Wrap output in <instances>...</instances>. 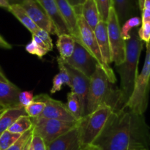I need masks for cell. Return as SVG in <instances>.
Here are the masks:
<instances>
[{"label":"cell","mask_w":150,"mask_h":150,"mask_svg":"<svg viewBox=\"0 0 150 150\" xmlns=\"http://www.w3.org/2000/svg\"><path fill=\"white\" fill-rule=\"evenodd\" d=\"M93 144L101 150H149L150 128L144 114L123 108L112 113Z\"/></svg>","instance_id":"cell-1"},{"label":"cell","mask_w":150,"mask_h":150,"mask_svg":"<svg viewBox=\"0 0 150 150\" xmlns=\"http://www.w3.org/2000/svg\"><path fill=\"white\" fill-rule=\"evenodd\" d=\"M144 42L139 38L138 31L131 32V38L126 41V57L122 64L116 66L120 76V88L123 107L130 100L139 76V63Z\"/></svg>","instance_id":"cell-2"},{"label":"cell","mask_w":150,"mask_h":150,"mask_svg":"<svg viewBox=\"0 0 150 150\" xmlns=\"http://www.w3.org/2000/svg\"><path fill=\"white\" fill-rule=\"evenodd\" d=\"M111 84L112 83L107 75L98 65L90 79L86 98V115L104 104L111 106L114 111H120L123 108L120 89H114Z\"/></svg>","instance_id":"cell-3"},{"label":"cell","mask_w":150,"mask_h":150,"mask_svg":"<svg viewBox=\"0 0 150 150\" xmlns=\"http://www.w3.org/2000/svg\"><path fill=\"white\" fill-rule=\"evenodd\" d=\"M114 110L111 106L104 104L79 120L78 127L81 147L94 144L105 128Z\"/></svg>","instance_id":"cell-4"},{"label":"cell","mask_w":150,"mask_h":150,"mask_svg":"<svg viewBox=\"0 0 150 150\" xmlns=\"http://www.w3.org/2000/svg\"><path fill=\"white\" fill-rule=\"evenodd\" d=\"M146 45V55L142 72L139 75L130 100L123 108L139 114H144L149 103L150 92V43Z\"/></svg>","instance_id":"cell-5"},{"label":"cell","mask_w":150,"mask_h":150,"mask_svg":"<svg viewBox=\"0 0 150 150\" xmlns=\"http://www.w3.org/2000/svg\"><path fill=\"white\" fill-rule=\"evenodd\" d=\"M78 26L79 30V40L76 41L80 42L98 61L100 67L104 70L110 82L112 84L115 83L117 82V78L111 66L107 65L104 62L100 49L95 37V32L91 29L90 26L88 25L81 14H78Z\"/></svg>","instance_id":"cell-6"},{"label":"cell","mask_w":150,"mask_h":150,"mask_svg":"<svg viewBox=\"0 0 150 150\" xmlns=\"http://www.w3.org/2000/svg\"><path fill=\"white\" fill-rule=\"evenodd\" d=\"M32 121L33 135L42 138L47 145L75 128L79 122H69L43 117L32 119Z\"/></svg>","instance_id":"cell-7"},{"label":"cell","mask_w":150,"mask_h":150,"mask_svg":"<svg viewBox=\"0 0 150 150\" xmlns=\"http://www.w3.org/2000/svg\"><path fill=\"white\" fill-rule=\"evenodd\" d=\"M106 23L111 52V61L115 63V66L120 65L125 60L126 41L122 36L121 26L113 7L110 10Z\"/></svg>","instance_id":"cell-8"},{"label":"cell","mask_w":150,"mask_h":150,"mask_svg":"<svg viewBox=\"0 0 150 150\" xmlns=\"http://www.w3.org/2000/svg\"><path fill=\"white\" fill-rule=\"evenodd\" d=\"M34 100L40 101L45 103V109L39 117L61 120L69 122H77L78 121L70 112L66 104L59 100L51 98L46 94L35 95Z\"/></svg>","instance_id":"cell-9"},{"label":"cell","mask_w":150,"mask_h":150,"mask_svg":"<svg viewBox=\"0 0 150 150\" xmlns=\"http://www.w3.org/2000/svg\"><path fill=\"white\" fill-rule=\"evenodd\" d=\"M67 64L91 79L99 65L98 61L80 43L76 41L75 50L70 58L64 60Z\"/></svg>","instance_id":"cell-10"},{"label":"cell","mask_w":150,"mask_h":150,"mask_svg":"<svg viewBox=\"0 0 150 150\" xmlns=\"http://www.w3.org/2000/svg\"><path fill=\"white\" fill-rule=\"evenodd\" d=\"M21 5L38 27L47 31L49 34L59 36L55 25L36 0H23Z\"/></svg>","instance_id":"cell-11"},{"label":"cell","mask_w":150,"mask_h":150,"mask_svg":"<svg viewBox=\"0 0 150 150\" xmlns=\"http://www.w3.org/2000/svg\"><path fill=\"white\" fill-rule=\"evenodd\" d=\"M62 62L71 79V92L76 93L79 98L82 107V117H85L86 115V98L89 92L90 79L72 67L63 59Z\"/></svg>","instance_id":"cell-12"},{"label":"cell","mask_w":150,"mask_h":150,"mask_svg":"<svg viewBox=\"0 0 150 150\" xmlns=\"http://www.w3.org/2000/svg\"><path fill=\"white\" fill-rule=\"evenodd\" d=\"M78 125L47 145L48 150H81V144Z\"/></svg>","instance_id":"cell-13"},{"label":"cell","mask_w":150,"mask_h":150,"mask_svg":"<svg viewBox=\"0 0 150 150\" xmlns=\"http://www.w3.org/2000/svg\"><path fill=\"white\" fill-rule=\"evenodd\" d=\"M21 89L12 82L0 81V108L1 109L21 107L19 103Z\"/></svg>","instance_id":"cell-14"},{"label":"cell","mask_w":150,"mask_h":150,"mask_svg":"<svg viewBox=\"0 0 150 150\" xmlns=\"http://www.w3.org/2000/svg\"><path fill=\"white\" fill-rule=\"evenodd\" d=\"M59 10L64 18L70 35L76 40L79 39V30L78 26V14L74 7L70 4L67 0H55Z\"/></svg>","instance_id":"cell-15"},{"label":"cell","mask_w":150,"mask_h":150,"mask_svg":"<svg viewBox=\"0 0 150 150\" xmlns=\"http://www.w3.org/2000/svg\"><path fill=\"white\" fill-rule=\"evenodd\" d=\"M36 1L42 7L51 21L55 25L58 31L59 35L62 34L70 35L68 27L59 10L58 6L55 0H36Z\"/></svg>","instance_id":"cell-16"},{"label":"cell","mask_w":150,"mask_h":150,"mask_svg":"<svg viewBox=\"0 0 150 150\" xmlns=\"http://www.w3.org/2000/svg\"><path fill=\"white\" fill-rule=\"evenodd\" d=\"M94 32H95V37H96L98 45L100 49L104 62L107 65L110 66V64L112 62V61H111V52L106 22L100 21Z\"/></svg>","instance_id":"cell-17"},{"label":"cell","mask_w":150,"mask_h":150,"mask_svg":"<svg viewBox=\"0 0 150 150\" xmlns=\"http://www.w3.org/2000/svg\"><path fill=\"white\" fill-rule=\"evenodd\" d=\"M81 15L93 31L102 21L95 0H86L81 7Z\"/></svg>","instance_id":"cell-18"},{"label":"cell","mask_w":150,"mask_h":150,"mask_svg":"<svg viewBox=\"0 0 150 150\" xmlns=\"http://www.w3.org/2000/svg\"><path fill=\"white\" fill-rule=\"evenodd\" d=\"M112 7L118 17L120 26L130 18L136 12L134 0H112Z\"/></svg>","instance_id":"cell-19"},{"label":"cell","mask_w":150,"mask_h":150,"mask_svg":"<svg viewBox=\"0 0 150 150\" xmlns=\"http://www.w3.org/2000/svg\"><path fill=\"white\" fill-rule=\"evenodd\" d=\"M22 116H28L23 107L8 108L0 118V136L14 124L15 122Z\"/></svg>","instance_id":"cell-20"},{"label":"cell","mask_w":150,"mask_h":150,"mask_svg":"<svg viewBox=\"0 0 150 150\" xmlns=\"http://www.w3.org/2000/svg\"><path fill=\"white\" fill-rule=\"evenodd\" d=\"M76 40L72 35L62 34L58 36L57 41V49L59 52L60 57L63 60L70 58L75 50Z\"/></svg>","instance_id":"cell-21"},{"label":"cell","mask_w":150,"mask_h":150,"mask_svg":"<svg viewBox=\"0 0 150 150\" xmlns=\"http://www.w3.org/2000/svg\"><path fill=\"white\" fill-rule=\"evenodd\" d=\"M57 62H58L59 73L56 75L53 79V86L50 91L51 94H54L61 90L63 85H67L70 88L72 86L70 76L63 64L62 59L60 57L57 58Z\"/></svg>","instance_id":"cell-22"},{"label":"cell","mask_w":150,"mask_h":150,"mask_svg":"<svg viewBox=\"0 0 150 150\" xmlns=\"http://www.w3.org/2000/svg\"><path fill=\"white\" fill-rule=\"evenodd\" d=\"M8 11L10 12L32 33V35L35 34L39 29L21 4H12Z\"/></svg>","instance_id":"cell-23"},{"label":"cell","mask_w":150,"mask_h":150,"mask_svg":"<svg viewBox=\"0 0 150 150\" xmlns=\"http://www.w3.org/2000/svg\"><path fill=\"white\" fill-rule=\"evenodd\" d=\"M67 108L70 112L73 114V117L79 121L81 120L82 117V107L79 98L76 93L70 92L67 94Z\"/></svg>","instance_id":"cell-24"},{"label":"cell","mask_w":150,"mask_h":150,"mask_svg":"<svg viewBox=\"0 0 150 150\" xmlns=\"http://www.w3.org/2000/svg\"><path fill=\"white\" fill-rule=\"evenodd\" d=\"M32 127L33 124L32 119L29 116H22L15 122L14 124L8 129V131L16 134L22 135L32 129Z\"/></svg>","instance_id":"cell-25"},{"label":"cell","mask_w":150,"mask_h":150,"mask_svg":"<svg viewBox=\"0 0 150 150\" xmlns=\"http://www.w3.org/2000/svg\"><path fill=\"white\" fill-rule=\"evenodd\" d=\"M142 18H140L138 16H133L130 18L128 20L126 21L122 26H121V33L122 36L124 38L125 41L128 40L131 38V32L132 29L133 28H136L142 25Z\"/></svg>","instance_id":"cell-26"},{"label":"cell","mask_w":150,"mask_h":150,"mask_svg":"<svg viewBox=\"0 0 150 150\" xmlns=\"http://www.w3.org/2000/svg\"><path fill=\"white\" fill-rule=\"evenodd\" d=\"M21 135L16 134L6 130L0 136V150H7Z\"/></svg>","instance_id":"cell-27"},{"label":"cell","mask_w":150,"mask_h":150,"mask_svg":"<svg viewBox=\"0 0 150 150\" xmlns=\"http://www.w3.org/2000/svg\"><path fill=\"white\" fill-rule=\"evenodd\" d=\"M45 107V103L34 100L30 105L25 108V111L31 119H34L39 117L42 114Z\"/></svg>","instance_id":"cell-28"},{"label":"cell","mask_w":150,"mask_h":150,"mask_svg":"<svg viewBox=\"0 0 150 150\" xmlns=\"http://www.w3.org/2000/svg\"><path fill=\"white\" fill-rule=\"evenodd\" d=\"M33 136V130L31 129L29 131L22 134L21 137L10 146L7 150H23Z\"/></svg>","instance_id":"cell-29"},{"label":"cell","mask_w":150,"mask_h":150,"mask_svg":"<svg viewBox=\"0 0 150 150\" xmlns=\"http://www.w3.org/2000/svg\"><path fill=\"white\" fill-rule=\"evenodd\" d=\"M102 21H107L110 10L112 7V0H95Z\"/></svg>","instance_id":"cell-30"},{"label":"cell","mask_w":150,"mask_h":150,"mask_svg":"<svg viewBox=\"0 0 150 150\" xmlns=\"http://www.w3.org/2000/svg\"><path fill=\"white\" fill-rule=\"evenodd\" d=\"M26 51L29 54H33V55L38 56L39 58H42L45 55H46L49 51L46 48H42L40 45H38L33 39L26 45Z\"/></svg>","instance_id":"cell-31"},{"label":"cell","mask_w":150,"mask_h":150,"mask_svg":"<svg viewBox=\"0 0 150 150\" xmlns=\"http://www.w3.org/2000/svg\"><path fill=\"white\" fill-rule=\"evenodd\" d=\"M138 35L139 38L146 45L150 43V23L149 22H142L140 29L138 30Z\"/></svg>","instance_id":"cell-32"},{"label":"cell","mask_w":150,"mask_h":150,"mask_svg":"<svg viewBox=\"0 0 150 150\" xmlns=\"http://www.w3.org/2000/svg\"><path fill=\"white\" fill-rule=\"evenodd\" d=\"M33 91H23L19 95V103L21 107L26 108L34 101Z\"/></svg>","instance_id":"cell-33"},{"label":"cell","mask_w":150,"mask_h":150,"mask_svg":"<svg viewBox=\"0 0 150 150\" xmlns=\"http://www.w3.org/2000/svg\"><path fill=\"white\" fill-rule=\"evenodd\" d=\"M34 35H36L37 36L39 37V38H40L44 42H45L47 48H48V51H52L53 47H54L52 39H51V37H50V34L48 33L47 31L39 28V29H38V31H37V32H35V34H34Z\"/></svg>","instance_id":"cell-34"},{"label":"cell","mask_w":150,"mask_h":150,"mask_svg":"<svg viewBox=\"0 0 150 150\" xmlns=\"http://www.w3.org/2000/svg\"><path fill=\"white\" fill-rule=\"evenodd\" d=\"M32 150H48V146L43 139L38 136H32Z\"/></svg>","instance_id":"cell-35"},{"label":"cell","mask_w":150,"mask_h":150,"mask_svg":"<svg viewBox=\"0 0 150 150\" xmlns=\"http://www.w3.org/2000/svg\"><path fill=\"white\" fill-rule=\"evenodd\" d=\"M0 44H1L2 48H4V49H11L12 48V45L5 40L1 35H0Z\"/></svg>","instance_id":"cell-36"},{"label":"cell","mask_w":150,"mask_h":150,"mask_svg":"<svg viewBox=\"0 0 150 150\" xmlns=\"http://www.w3.org/2000/svg\"><path fill=\"white\" fill-rule=\"evenodd\" d=\"M73 7H81L86 0H67Z\"/></svg>","instance_id":"cell-37"},{"label":"cell","mask_w":150,"mask_h":150,"mask_svg":"<svg viewBox=\"0 0 150 150\" xmlns=\"http://www.w3.org/2000/svg\"><path fill=\"white\" fill-rule=\"evenodd\" d=\"M81 150H101L99 146H96L95 144H89V145H86V146H82Z\"/></svg>","instance_id":"cell-38"},{"label":"cell","mask_w":150,"mask_h":150,"mask_svg":"<svg viewBox=\"0 0 150 150\" xmlns=\"http://www.w3.org/2000/svg\"><path fill=\"white\" fill-rule=\"evenodd\" d=\"M0 7H2V8L9 10L10 7V4H9L7 0H0Z\"/></svg>","instance_id":"cell-39"},{"label":"cell","mask_w":150,"mask_h":150,"mask_svg":"<svg viewBox=\"0 0 150 150\" xmlns=\"http://www.w3.org/2000/svg\"><path fill=\"white\" fill-rule=\"evenodd\" d=\"M0 81L6 82V83H9V82H10V81L8 80V79L6 77L5 75H4V72L2 71V69L1 68V67H0Z\"/></svg>","instance_id":"cell-40"},{"label":"cell","mask_w":150,"mask_h":150,"mask_svg":"<svg viewBox=\"0 0 150 150\" xmlns=\"http://www.w3.org/2000/svg\"><path fill=\"white\" fill-rule=\"evenodd\" d=\"M10 5L12 4H21L23 0H7Z\"/></svg>","instance_id":"cell-41"},{"label":"cell","mask_w":150,"mask_h":150,"mask_svg":"<svg viewBox=\"0 0 150 150\" xmlns=\"http://www.w3.org/2000/svg\"><path fill=\"white\" fill-rule=\"evenodd\" d=\"M144 1L145 0H138V1H139V7L142 11L144 8Z\"/></svg>","instance_id":"cell-42"},{"label":"cell","mask_w":150,"mask_h":150,"mask_svg":"<svg viewBox=\"0 0 150 150\" xmlns=\"http://www.w3.org/2000/svg\"><path fill=\"white\" fill-rule=\"evenodd\" d=\"M144 8L149 9L150 10V0H145L144 5Z\"/></svg>","instance_id":"cell-43"},{"label":"cell","mask_w":150,"mask_h":150,"mask_svg":"<svg viewBox=\"0 0 150 150\" xmlns=\"http://www.w3.org/2000/svg\"><path fill=\"white\" fill-rule=\"evenodd\" d=\"M31 144H32V139L29 140V142H28L27 144H26V146H25L24 149L23 150H30V147H31Z\"/></svg>","instance_id":"cell-44"},{"label":"cell","mask_w":150,"mask_h":150,"mask_svg":"<svg viewBox=\"0 0 150 150\" xmlns=\"http://www.w3.org/2000/svg\"><path fill=\"white\" fill-rule=\"evenodd\" d=\"M7 109H2V110H0V118H1V117H2L3 114H4V112H5V111Z\"/></svg>","instance_id":"cell-45"},{"label":"cell","mask_w":150,"mask_h":150,"mask_svg":"<svg viewBox=\"0 0 150 150\" xmlns=\"http://www.w3.org/2000/svg\"><path fill=\"white\" fill-rule=\"evenodd\" d=\"M30 150H32V144H31V147H30Z\"/></svg>","instance_id":"cell-46"},{"label":"cell","mask_w":150,"mask_h":150,"mask_svg":"<svg viewBox=\"0 0 150 150\" xmlns=\"http://www.w3.org/2000/svg\"><path fill=\"white\" fill-rule=\"evenodd\" d=\"M0 48H2V47H1V44H0Z\"/></svg>","instance_id":"cell-47"},{"label":"cell","mask_w":150,"mask_h":150,"mask_svg":"<svg viewBox=\"0 0 150 150\" xmlns=\"http://www.w3.org/2000/svg\"><path fill=\"white\" fill-rule=\"evenodd\" d=\"M0 110H2V109H1V108H0Z\"/></svg>","instance_id":"cell-48"}]
</instances>
